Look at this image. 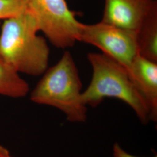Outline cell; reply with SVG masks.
Wrapping results in <instances>:
<instances>
[{
    "mask_svg": "<svg viewBox=\"0 0 157 157\" xmlns=\"http://www.w3.org/2000/svg\"><path fill=\"white\" fill-rule=\"evenodd\" d=\"M155 13L157 0H105L101 22L137 32Z\"/></svg>",
    "mask_w": 157,
    "mask_h": 157,
    "instance_id": "obj_6",
    "label": "cell"
},
{
    "mask_svg": "<svg viewBox=\"0 0 157 157\" xmlns=\"http://www.w3.org/2000/svg\"><path fill=\"white\" fill-rule=\"evenodd\" d=\"M37 22L27 9L4 20L0 33V58L18 73L39 76L48 68L50 48L37 35Z\"/></svg>",
    "mask_w": 157,
    "mask_h": 157,
    "instance_id": "obj_1",
    "label": "cell"
},
{
    "mask_svg": "<svg viewBox=\"0 0 157 157\" xmlns=\"http://www.w3.org/2000/svg\"><path fill=\"white\" fill-rule=\"evenodd\" d=\"M113 157H139L131 155L125 151L124 149L118 144H115L113 147ZM153 157H157V155Z\"/></svg>",
    "mask_w": 157,
    "mask_h": 157,
    "instance_id": "obj_11",
    "label": "cell"
},
{
    "mask_svg": "<svg viewBox=\"0 0 157 157\" xmlns=\"http://www.w3.org/2000/svg\"><path fill=\"white\" fill-rule=\"evenodd\" d=\"M27 9V0H0V20L16 17Z\"/></svg>",
    "mask_w": 157,
    "mask_h": 157,
    "instance_id": "obj_10",
    "label": "cell"
},
{
    "mask_svg": "<svg viewBox=\"0 0 157 157\" xmlns=\"http://www.w3.org/2000/svg\"><path fill=\"white\" fill-rule=\"evenodd\" d=\"M0 157H13L4 146L0 145Z\"/></svg>",
    "mask_w": 157,
    "mask_h": 157,
    "instance_id": "obj_12",
    "label": "cell"
},
{
    "mask_svg": "<svg viewBox=\"0 0 157 157\" xmlns=\"http://www.w3.org/2000/svg\"><path fill=\"white\" fill-rule=\"evenodd\" d=\"M30 94L34 103L56 108L72 122L87 118V105L82 100V84L71 53L66 51L53 67L47 68Z\"/></svg>",
    "mask_w": 157,
    "mask_h": 157,
    "instance_id": "obj_2",
    "label": "cell"
},
{
    "mask_svg": "<svg viewBox=\"0 0 157 157\" xmlns=\"http://www.w3.org/2000/svg\"><path fill=\"white\" fill-rule=\"evenodd\" d=\"M27 5L40 31L52 45L65 49L78 41V13L69 8L65 0H27Z\"/></svg>",
    "mask_w": 157,
    "mask_h": 157,
    "instance_id": "obj_4",
    "label": "cell"
},
{
    "mask_svg": "<svg viewBox=\"0 0 157 157\" xmlns=\"http://www.w3.org/2000/svg\"><path fill=\"white\" fill-rule=\"evenodd\" d=\"M78 41L94 45L127 69L139 54L137 32L100 22L80 23Z\"/></svg>",
    "mask_w": 157,
    "mask_h": 157,
    "instance_id": "obj_5",
    "label": "cell"
},
{
    "mask_svg": "<svg viewBox=\"0 0 157 157\" xmlns=\"http://www.w3.org/2000/svg\"><path fill=\"white\" fill-rule=\"evenodd\" d=\"M136 88L146 101L151 120H157V62L138 55L127 69Z\"/></svg>",
    "mask_w": 157,
    "mask_h": 157,
    "instance_id": "obj_7",
    "label": "cell"
},
{
    "mask_svg": "<svg viewBox=\"0 0 157 157\" xmlns=\"http://www.w3.org/2000/svg\"><path fill=\"white\" fill-rule=\"evenodd\" d=\"M87 58L92 67L93 76L89 86L82 92L86 105L97 107L105 98H115L129 105L143 123L151 120L149 108L126 67L103 52H91Z\"/></svg>",
    "mask_w": 157,
    "mask_h": 157,
    "instance_id": "obj_3",
    "label": "cell"
},
{
    "mask_svg": "<svg viewBox=\"0 0 157 157\" xmlns=\"http://www.w3.org/2000/svg\"><path fill=\"white\" fill-rule=\"evenodd\" d=\"M29 91L28 83L0 58V95L18 98L25 97Z\"/></svg>",
    "mask_w": 157,
    "mask_h": 157,
    "instance_id": "obj_8",
    "label": "cell"
},
{
    "mask_svg": "<svg viewBox=\"0 0 157 157\" xmlns=\"http://www.w3.org/2000/svg\"><path fill=\"white\" fill-rule=\"evenodd\" d=\"M136 32L139 54L157 62V13L146 19Z\"/></svg>",
    "mask_w": 157,
    "mask_h": 157,
    "instance_id": "obj_9",
    "label": "cell"
}]
</instances>
